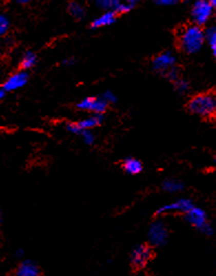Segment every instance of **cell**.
<instances>
[{"mask_svg": "<svg viewBox=\"0 0 216 276\" xmlns=\"http://www.w3.org/2000/svg\"><path fill=\"white\" fill-rule=\"evenodd\" d=\"M204 44V29L194 24L184 27L179 34V47L186 54L198 53Z\"/></svg>", "mask_w": 216, "mask_h": 276, "instance_id": "1", "label": "cell"}, {"mask_svg": "<svg viewBox=\"0 0 216 276\" xmlns=\"http://www.w3.org/2000/svg\"><path fill=\"white\" fill-rule=\"evenodd\" d=\"M187 110L204 119L214 118L216 114V96L212 92L200 93L192 96L187 102Z\"/></svg>", "mask_w": 216, "mask_h": 276, "instance_id": "2", "label": "cell"}, {"mask_svg": "<svg viewBox=\"0 0 216 276\" xmlns=\"http://www.w3.org/2000/svg\"><path fill=\"white\" fill-rule=\"evenodd\" d=\"M176 64V57L171 51H164L153 58L151 66L153 70L161 77L174 82L180 78V71Z\"/></svg>", "mask_w": 216, "mask_h": 276, "instance_id": "3", "label": "cell"}, {"mask_svg": "<svg viewBox=\"0 0 216 276\" xmlns=\"http://www.w3.org/2000/svg\"><path fill=\"white\" fill-rule=\"evenodd\" d=\"M185 221L194 229H197L202 235L204 236H212L214 235V226L208 220L207 212L200 206L194 205L193 208L187 211L183 215Z\"/></svg>", "mask_w": 216, "mask_h": 276, "instance_id": "4", "label": "cell"}, {"mask_svg": "<svg viewBox=\"0 0 216 276\" xmlns=\"http://www.w3.org/2000/svg\"><path fill=\"white\" fill-rule=\"evenodd\" d=\"M170 231L168 224L165 223V221L162 218H156L153 220L151 224L149 225L148 234V244L153 247H163L166 245L169 241Z\"/></svg>", "mask_w": 216, "mask_h": 276, "instance_id": "5", "label": "cell"}, {"mask_svg": "<svg viewBox=\"0 0 216 276\" xmlns=\"http://www.w3.org/2000/svg\"><path fill=\"white\" fill-rule=\"evenodd\" d=\"M195 205L194 201L190 198H180L174 201L160 206L155 211L156 218H162L170 214H182L184 215L187 211H190Z\"/></svg>", "mask_w": 216, "mask_h": 276, "instance_id": "6", "label": "cell"}, {"mask_svg": "<svg viewBox=\"0 0 216 276\" xmlns=\"http://www.w3.org/2000/svg\"><path fill=\"white\" fill-rule=\"evenodd\" d=\"M153 257V250L149 244L140 243L136 244L131 250L130 253V263L133 270L141 271L149 265Z\"/></svg>", "mask_w": 216, "mask_h": 276, "instance_id": "7", "label": "cell"}, {"mask_svg": "<svg viewBox=\"0 0 216 276\" xmlns=\"http://www.w3.org/2000/svg\"><path fill=\"white\" fill-rule=\"evenodd\" d=\"M214 9L215 7L212 6L207 0H195L191 9L193 24L203 28V26L210 22V19L212 18Z\"/></svg>", "mask_w": 216, "mask_h": 276, "instance_id": "8", "label": "cell"}, {"mask_svg": "<svg viewBox=\"0 0 216 276\" xmlns=\"http://www.w3.org/2000/svg\"><path fill=\"white\" fill-rule=\"evenodd\" d=\"M103 122V116L101 114H90L86 118H83L75 122H68L66 124V129L72 134L79 135L82 131L93 130L94 128L100 127Z\"/></svg>", "mask_w": 216, "mask_h": 276, "instance_id": "9", "label": "cell"}, {"mask_svg": "<svg viewBox=\"0 0 216 276\" xmlns=\"http://www.w3.org/2000/svg\"><path fill=\"white\" fill-rule=\"evenodd\" d=\"M108 103L102 99V96H87L80 100L76 108L81 111H86L91 114H103L107 111Z\"/></svg>", "mask_w": 216, "mask_h": 276, "instance_id": "10", "label": "cell"}, {"mask_svg": "<svg viewBox=\"0 0 216 276\" xmlns=\"http://www.w3.org/2000/svg\"><path fill=\"white\" fill-rule=\"evenodd\" d=\"M29 81V73L24 70H19L10 74L3 84L2 88L6 92H13L24 88Z\"/></svg>", "mask_w": 216, "mask_h": 276, "instance_id": "11", "label": "cell"}, {"mask_svg": "<svg viewBox=\"0 0 216 276\" xmlns=\"http://www.w3.org/2000/svg\"><path fill=\"white\" fill-rule=\"evenodd\" d=\"M15 276H43V271L36 261L23 259L16 267Z\"/></svg>", "mask_w": 216, "mask_h": 276, "instance_id": "12", "label": "cell"}, {"mask_svg": "<svg viewBox=\"0 0 216 276\" xmlns=\"http://www.w3.org/2000/svg\"><path fill=\"white\" fill-rule=\"evenodd\" d=\"M117 19V15L114 11H103L100 16L94 18L91 24H90V28L91 29H100L104 27H109L111 25L115 24Z\"/></svg>", "mask_w": 216, "mask_h": 276, "instance_id": "13", "label": "cell"}, {"mask_svg": "<svg viewBox=\"0 0 216 276\" xmlns=\"http://www.w3.org/2000/svg\"><path fill=\"white\" fill-rule=\"evenodd\" d=\"M121 168L125 174L138 175L143 171V164L140 160H139V159L133 157V156H128L122 161Z\"/></svg>", "mask_w": 216, "mask_h": 276, "instance_id": "14", "label": "cell"}, {"mask_svg": "<svg viewBox=\"0 0 216 276\" xmlns=\"http://www.w3.org/2000/svg\"><path fill=\"white\" fill-rule=\"evenodd\" d=\"M161 188L164 192L170 193V194H178V193H181L185 189V184L179 179L168 178L163 180Z\"/></svg>", "mask_w": 216, "mask_h": 276, "instance_id": "15", "label": "cell"}, {"mask_svg": "<svg viewBox=\"0 0 216 276\" xmlns=\"http://www.w3.org/2000/svg\"><path fill=\"white\" fill-rule=\"evenodd\" d=\"M67 10H68L69 15L76 20L85 19L86 15H87V10L85 8V6L80 4L79 2H75V0H72V2L68 4Z\"/></svg>", "mask_w": 216, "mask_h": 276, "instance_id": "16", "label": "cell"}, {"mask_svg": "<svg viewBox=\"0 0 216 276\" xmlns=\"http://www.w3.org/2000/svg\"><path fill=\"white\" fill-rule=\"evenodd\" d=\"M37 61H38L37 54L33 51L28 50L24 52L22 59H20V68H22V70L24 71H28L37 65Z\"/></svg>", "mask_w": 216, "mask_h": 276, "instance_id": "17", "label": "cell"}, {"mask_svg": "<svg viewBox=\"0 0 216 276\" xmlns=\"http://www.w3.org/2000/svg\"><path fill=\"white\" fill-rule=\"evenodd\" d=\"M204 43H206L212 50L213 56H216V28L214 26L208 27L204 30Z\"/></svg>", "mask_w": 216, "mask_h": 276, "instance_id": "18", "label": "cell"}, {"mask_svg": "<svg viewBox=\"0 0 216 276\" xmlns=\"http://www.w3.org/2000/svg\"><path fill=\"white\" fill-rule=\"evenodd\" d=\"M173 84H174V88H175V91L182 95L187 94L191 90L190 82L185 79H182L181 77L176 81H174Z\"/></svg>", "mask_w": 216, "mask_h": 276, "instance_id": "19", "label": "cell"}, {"mask_svg": "<svg viewBox=\"0 0 216 276\" xmlns=\"http://www.w3.org/2000/svg\"><path fill=\"white\" fill-rule=\"evenodd\" d=\"M121 0H95L97 8L103 11H113Z\"/></svg>", "mask_w": 216, "mask_h": 276, "instance_id": "20", "label": "cell"}, {"mask_svg": "<svg viewBox=\"0 0 216 276\" xmlns=\"http://www.w3.org/2000/svg\"><path fill=\"white\" fill-rule=\"evenodd\" d=\"M133 8H134L133 5L125 3V2H123V0H121V2L117 4V6L115 7V9L113 11L116 13L117 16H121V15H125V13L131 12V10Z\"/></svg>", "mask_w": 216, "mask_h": 276, "instance_id": "21", "label": "cell"}, {"mask_svg": "<svg viewBox=\"0 0 216 276\" xmlns=\"http://www.w3.org/2000/svg\"><path fill=\"white\" fill-rule=\"evenodd\" d=\"M10 29V20L4 13H0V37L8 33Z\"/></svg>", "mask_w": 216, "mask_h": 276, "instance_id": "22", "label": "cell"}, {"mask_svg": "<svg viewBox=\"0 0 216 276\" xmlns=\"http://www.w3.org/2000/svg\"><path fill=\"white\" fill-rule=\"evenodd\" d=\"M79 136L81 137L83 143L87 144V146H92V144L95 142V135L91 130L82 131V132L79 134Z\"/></svg>", "mask_w": 216, "mask_h": 276, "instance_id": "23", "label": "cell"}, {"mask_svg": "<svg viewBox=\"0 0 216 276\" xmlns=\"http://www.w3.org/2000/svg\"><path fill=\"white\" fill-rule=\"evenodd\" d=\"M102 99L106 101L108 105H110V103H115L117 101L115 93L113 91H111V90H107L106 92H104L102 94Z\"/></svg>", "mask_w": 216, "mask_h": 276, "instance_id": "24", "label": "cell"}, {"mask_svg": "<svg viewBox=\"0 0 216 276\" xmlns=\"http://www.w3.org/2000/svg\"><path fill=\"white\" fill-rule=\"evenodd\" d=\"M153 3L156 4L158 6L170 7V6H175L180 4L181 0H153Z\"/></svg>", "mask_w": 216, "mask_h": 276, "instance_id": "25", "label": "cell"}, {"mask_svg": "<svg viewBox=\"0 0 216 276\" xmlns=\"http://www.w3.org/2000/svg\"><path fill=\"white\" fill-rule=\"evenodd\" d=\"M74 62H75V59L72 58V57H67V58H64L61 60V65H64V66H72L74 65Z\"/></svg>", "mask_w": 216, "mask_h": 276, "instance_id": "26", "label": "cell"}, {"mask_svg": "<svg viewBox=\"0 0 216 276\" xmlns=\"http://www.w3.org/2000/svg\"><path fill=\"white\" fill-rule=\"evenodd\" d=\"M13 2H15L16 4L18 5H22V6H25V5H28V4H30L32 3L33 0H13Z\"/></svg>", "mask_w": 216, "mask_h": 276, "instance_id": "27", "label": "cell"}, {"mask_svg": "<svg viewBox=\"0 0 216 276\" xmlns=\"http://www.w3.org/2000/svg\"><path fill=\"white\" fill-rule=\"evenodd\" d=\"M16 257L18 259H24L25 258V251L22 250V248H19V250H17V252H16Z\"/></svg>", "mask_w": 216, "mask_h": 276, "instance_id": "28", "label": "cell"}, {"mask_svg": "<svg viewBox=\"0 0 216 276\" xmlns=\"http://www.w3.org/2000/svg\"><path fill=\"white\" fill-rule=\"evenodd\" d=\"M6 91L4 90V89L0 87V102H2L4 99H5V96H6Z\"/></svg>", "mask_w": 216, "mask_h": 276, "instance_id": "29", "label": "cell"}, {"mask_svg": "<svg viewBox=\"0 0 216 276\" xmlns=\"http://www.w3.org/2000/svg\"><path fill=\"white\" fill-rule=\"evenodd\" d=\"M123 2H125V3H129V4H131V5H133V6H135L136 4H139V3H141V2H142V0H123Z\"/></svg>", "mask_w": 216, "mask_h": 276, "instance_id": "30", "label": "cell"}, {"mask_svg": "<svg viewBox=\"0 0 216 276\" xmlns=\"http://www.w3.org/2000/svg\"><path fill=\"white\" fill-rule=\"evenodd\" d=\"M3 221H4V215H3V211L0 209V227L3 225Z\"/></svg>", "mask_w": 216, "mask_h": 276, "instance_id": "31", "label": "cell"}, {"mask_svg": "<svg viewBox=\"0 0 216 276\" xmlns=\"http://www.w3.org/2000/svg\"><path fill=\"white\" fill-rule=\"evenodd\" d=\"M207 2H210V3H211V5H212V6H214V7L216 6V0H207Z\"/></svg>", "mask_w": 216, "mask_h": 276, "instance_id": "32", "label": "cell"}]
</instances>
